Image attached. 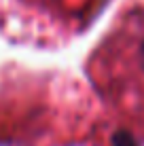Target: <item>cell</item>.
Instances as JSON below:
<instances>
[{
    "mask_svg": "<svg viewBox=\"0 0 144 146\" xmlns=\"http://www.w3.org/2000/svg\"><path fill=\"white\" fill-rule=\"evenodd\" d=\"M110 66L104 74H110V89L133 108L144 114V17L127 23L106 47V57Z\"/></svg>",
    "mask_w": 144,
    "mask_h": 146,
    "instance_id": "cell-1",
    "label": "cell"
}]
</instances>
